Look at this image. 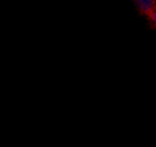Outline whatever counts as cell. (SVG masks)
I'll list each match as a JSON object with an SVG mask.
<instances>
[{
  "label": "cell",
  "mask_w": 156,
  "mask_h": 147,
  "mask_svg": "<svg viewBox=\"0 0 156 147\" xmlns=\"http://www.w3.org/2000/svg\"><path fill=\"white\" fill-rule=\"evenodd\" d=\"M133 1L137 10L147 17L156 8V0H133Z\"/></svg>",
  "instance_id": "1"
},
{
  "label": "cell",
  "mask_w": 156,
  "mask_h": 147,
  "mask_svg": "<svg viewBox=\"0 0 156 147\" xmlns=\"http://www.w3.org/2000/svg\"><path fill=\"white\" fill-rule=\"evenodd\" d=\"M148 18H149V20L151 21V24L154 25V27L156 28V8L148 15Z\"/></svg>",
  "instance_id": "2"
}]
</instances>
